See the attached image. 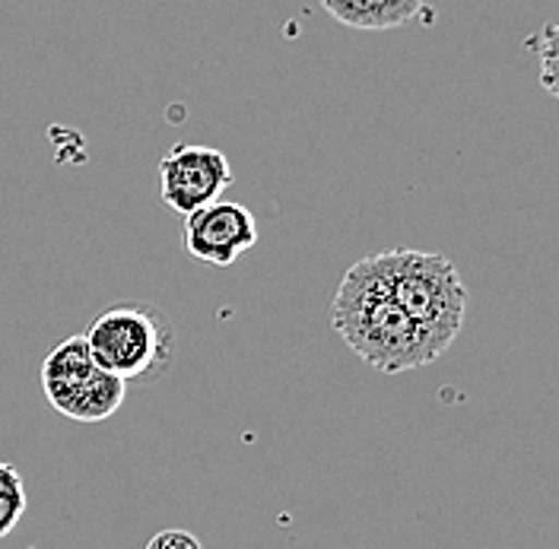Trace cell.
I'll return each instance as SVG.
<instances>
[{"label":"cell","mask_w":559,"mask_h":549,"mask_svg":"<svg viewBox=\"0 0 559 549\" xmlns=\"http://www.w3.org/2000/svg\"><path fill=\"white\" fill-rule=\"evenodd\" d=\"M331 324L344 344L382 375H401L436 362L407 311L391 296L376 258L356 261L344 274L331 306Z\"/></svg>","instance_id":"6da1fadb"},{"label":"cell","mask_w":559,"mask_h":549,"mask_svg":"<svg viewBox=\"0 0 559 549\" xmlns=\"http://www.w3.org/2000/svg\"><path fill=\"white\" fill-rule=\"evenodd\" d=\"M397 306L407 311L429 353L439 359L464 327L467 289L445 254L419 248H388L372 254Z\"/></svg>","instance_id":"7a4b0ae2"},{"label":"cell","mask_w":559,"mask_h":549,"mask_svg":"<svg viewBox=\"0 0 559 549\" xmlns=\"http://www.w3.org/2000/svg\"><path fill=\"white\" fill-rule=\"evenodd\" d=\"M83 341L103 372L121 381H150L166 369L173 331L156 311L115 306L90 321Z\"/></svg>","instance_id":"3957f363"},{"label":"cell","mask_w":559,"mask_h":549,"mask_svg":"<svg viewBox=\"0 0 559 549\" xmlns=\"http://www.w3.org/2000/svg\"><path fill=\"white\" fill-rule=\"evenodd\" d=\"M41 387L48 404L73 422H103L121 410L128 397V381L93 362L83 334L68 337L45 356Z\"/></svg>","instance_id":"277c9868"},{"label":"cell","mask_w":559,"mask_h":549,"mask_svg":"<svg viewBox=\"0 0 559 549\" xmlns=\"http://www.w3.org/2000/svg\"><path fill=\"white\" fill-rule=\"evenodd\" d=\"M163 201L175 213L188 216L201 206L219 201V194L236 181L229 159L204 143H175L159 163Z\"/></svg>","instance_id":"5b68a950"},{"label":"cell","mask_w":559,"mask_h":549,"mask_svg":"<svg viewBox=\"0 0 559 549\" xmlns=\"http://www.w3.org/2000/svg\"><path fill=\"white\" fill-rule=\"evenodd\" d=\"M258 244L254 213L233 201H213L185 216V248L213 267H233L248 248Z\"/></svg>","instance_id":"8992f818"},{"label":"cell","mask_w":559,"mask_h":549,"mask_svg":"<svg viewBox=\"0 0 559 549\" xmlns=\"http://www.w3.org/2000/svg\"><path fill=\"white\" fill-rule=\"evenodd\" d=\"M321 7L349 29L382 33L407 26L423 13L426 0H321Z\"/></svg>","instance_id":"52a82bcc"},{"label":"cell","mask_w":559,"mask_h":549,"mask_svg":"<svg viewBox=\"0 0 559 549\" xmlns=\"http://www.w3.org/2000/svg\"><path fill=\"white\" fill-rule=\"evenodd\" d=\"M26 482L20 470L7 461H0V540L16 530V524L26 515Z\"/></svg>","instance_id":"ba28073f"},{"label":"cell","mask_w":559,"mask_h":549,"mask_svg":"<svg viewBox=\"0 0 559 549\" xmlns=\"http://www.w3.org/2000/svg\"><path fill=\"white\" fill-rule=\"evenodd\" d=\"M143 549H204V544L191 530L169 527V530H159L156 537H150V544Z\"/></svg>","instance_id":"9c48e42d"},{"label":"cell","mask_w":559,"mask_h":549,"mask_svg":"<svg viewBox=\"0 0 559 549\" xmlns=\"http://www.w3.org/2000/svg\"><path fill=\"white\" fill-rule=\"evenodd\" d=\"M554 35L557 29L554 26H547L544 29V83H547V89H557V83H554Z\"/></svg>","instance_id":"30bf717a"}]
</instances>
